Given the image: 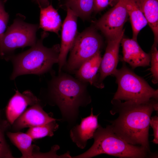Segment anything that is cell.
Instances as JSON below:
<instances>
[{"mask_svg":"<svg viewBox=\"0 0 158 158\" xmlns=\"http://www.w3.org/2000/svg\"><path fill=\"white\" fill-rule=\"evenodd\" d=\"M110 113L118 114V118L110 122L114 133L128 143L141 146L150 150L149 131L150 121L154 111H158V100L146 102L132 101L123 102L113 99Z\"/></svg>","mask_w":158,"mask_h":158,"instance_id":"1","label":"cell"},{"mask_svg":"<svg viewBox=\"0 0 158 158\" xmlns=\"http://www.w3.org/2000/svg\"><path fill=\"white\" fill-rule=\"evenodd\" d=\"M53 76L48 85L49 98L59 108L63 119L70 123L76 119L80 107L91 101L87 89V83L63 73Z\"/></svg>","mask_w":158,"mask_h":158,"instance_id":"2","label":"cell"},{"mask_svg":"<svg viewBox=\"0 0 158 158\" xmlns=\"http://www.w3.org/2000/svg\"><path fill=\"white\" fill-rule=\"evenodd\" d=\"M43 31L40 38L27 50L16 55H10L5 59L10 60L13 65L11 80L23 75H40L48 72L53 65L58 63L60 45L57 44L47 48L43 44V40L48 36Z\"/></svg>","mask_w":158,"mask_h":158,"instance_id":"3","label":"cell"},{"mask_svg":"<svg viewBox=\"0 0 158 158\" xmlns=\"http://www.w3.org/2000/svg\"><path fill=\"white\" fill-rule=\"evenodd\" d=\"M94 141L86 152L73 158H89L106 154L119 158L152 157L150 150L127 142L116 134L110 125L105 128L100 125L95 132Z\"/></svg>","mask_w":158,"mask_h":158,"instance_id":"4","label":"cell"},{"mask_svg":"<svg viewBox=\"0 0 158 158\" xmlns=\"http://www.w3.org/2000/svg\"><path fill=\"white\" fill-rule=\"evenodd\" d=\"M116 78L118 88L113 99L143 102L158 99V90L152 88L143 78L138 75L123 62L122 67L112 75Z\"/></svg>","mask_w":158,"mask_h":158,"instance_id":"5","label":"cell"},{"mask_svg":"<svg viewBox=\"0 0 158 158\" xmlns=\"http://www.w3.org/2000/svg\"><path fill=\"white\" fill-rule=\"evenodd\" d=\"M25 17L18 14L13 23L0 38V58L5 59L17 48L32 47L37 41L36 32L39 25L27 23Z\"/></svg>","mask_w":158,"mask_h":158,"instance_id":"6","label":"cell"},{"mask_svg":"<svg viewBox=\"0 0 158 158\" xmlns=\"http://www.w3.org/2000/svg\"><path fill=\"white\" fill-rule=\"evenodd\" d=\"M102 45V39L95 29L87 28L78 34L64 66L69 72L75 71L84 62L100 51Z\"/></svg>","mask_w":158,"mask_h":158,"instance_id":"7","label":"cell"},{"mask_svg":"<svg viewBox=\"0 0 158 158\" xmlns=\"http://www.w3.org/2000/svg\"><path fill=\"white\" fill-rule=\"evenodd\" d=\"M127 0H120L95 23L107 39L116 38L124 30L123 26L128 16L126 7Z\"/></svg>","mask_w":158,"mask_h":158,"instance_id":"8","label":"cell"},{"mask_svg":"<svg viewBox=\"0 0 158 158\" xmlns=\"http://www.w3.org/2000/svg\"><path fill=\"white\" fill-rule=\"evenodd\" d=\"M124 30L118 37L107 39L105 52L102 58L99 70L97 88L104 87L103 81L107 76L112 75L116 70L119 60V51L121 39L123 37Z\"/></svg>","mask_w":158,"mask_h":158,"instance_id":"9","label":"cell"},{"mask_svg":"<svg viewBox=\"0 0 158 158\" xmlns=\"http://www.w3.org/2000/svg\"><path fill=\"white\" fill-rule=\"evenodd\" d=\"M67 15L62 25L61 42L59 58V72L66 63L67 55L71 49L78 35V17L70 9L66 10Z\"/></svg>","mask_w":158,"mask_h":158,"instance_id":"10","label":"cell"},{"mask_svg":"<svg viewBox=\"0 0 158 158\" xmlns=\"http://www.w3.org/2000/svg\"><path fill=\"white\" fill-rule=\"evenodd\" d=\"M54 120H59L45 112L39 102L25 111L11 125V128L13 132H16L25 128L39 126Z\"/></svg>","mask_w":158,"mask_h":158,"instance_id":"11","label":"cell"},{"mask_svg":"<svg viewBox=\"0 0 158 158\" xmlns=\"http://www.w3.org/2000/svg\"><path fill=\"white\" fill-rule=\"evenodd\" d=\"M99 114L94 115L92 108L90 115L81 118L80 124L76 125L70 130V138L78 147L84 148L87 141L93 138L95 132L99 125L98 121Z\"/></svg>","mask_w":158,"mask_h":158,"instance_id":"12","label":"cell"},{"mask_svg":"<svg viewBox=\"0 0 158 158\" xmlns=\"http://www.w3.org/2000/svg\"><path fill=\"white\" fill-rule=\"evenodd\" d=\"M121 43L122 47L123 60L128 63L133 69L138 67L150 66V54L145 52L137 40L123 37Z\"/></svg>","mask_w":158,"mask_h":158,"instance_id":"13","label":"cell"},{"mask_svg":"<svg viewBox=\"0 0 158 158\" xmlns=\"http://www.w3.org/2000/svg\"><path fill=\"white\" fill-rule=\"evenodd\" d=\"M40 100L30 91L22 93L16 91L11 98L6 110V117L11 125L25 111L28 105L31 106L39 103Z\"/></svg>","mask_w":158,"mask_h":158,"instance_id":"14","label":"cell"},{"mask_svg":"<svg viewBox=\"0 0 158 158\" xmlns=\"http://www.w3.org/2000/svg\"><path fill=\"white\" fill-rule=\"evenodd\" d=\"M6 133L11 141L21 152L20 158H42V153L40 152L38 147L32 144L33 140L27 133L20 131Z\"/></svg>","mask_w":158,"mask_h":158,"instance_id":"15","label":"cell"},{"mask_svg":"<svg viewBox=\"0 0 158 158\" xmlns=\"http://www.w3.org/2000/svg\"><path fill=\"white\" fill-rule=\"evenodd\" d=\"M102 57L100 51L87 59L75 71L78 79L86 83H89L97 87L99 71Z\"/></svg>","mask_w":158,"mask_h":158,"instance_id":"16","label":"cell"},{"mask_svg":"<svg viewBox=\"0 0 158 158\" xmlns=\"http://www.w3.org/2000/svg\"><path fill=\"white\" fill-rule=\"evenodd\" d=\"M40 14L39 28L44 32H53L58 36L62 27L60 16L51 3L44 8H40Z\"/></svg>","mask_w":158,"mask_h":158,"instance_id":"17","label":"cell"},{"mask_svg":"<svg viewBox=\"0 0 158 158\" xmlns=\"http://www.w3.org/2000/svg\"><path fill=\"white\" fill-rule=\"evenodd\" d=\"M154 35V44L158 42V0H136Z\"/></svg>","mask_w":158,"mask_h":158,"instance_id":"18","label":"cell"},{"mask_svg":"<svg viewBox=\"0 0 158 158\" xmlns=\"http://www.w3.org/2000/svg\"><path fill=\"white\" fill-rule=\"evenodd\" d=\"M95 0H58L59 8L70 9L78 17L86 20L94 12Z\"/></svg>","mask_w":158,"mask_h":158,"instance_id":"19","label":"cell"},{"mask_svg":"<svg viewBox=\"0 0 158 158\" xmlns=\"http://www.w3.org/2000/svg\"><path fill=\"white\" fill-rule=\"evenodd\" d=\"M126 7L131 25L132 38L137 40L139 32L147 22L136 0H127Z\"/></svg>","mask_w":158,"mask_h":158,"instance_id":"20","label":"cell"},{"mask_svg":"<svg viewBox=\"0 0 158 158\" xmlns=\"http://www.w3.org/2000/svg\"><path fill=\"white\" fill-rule=\"evenodd\" d=\"M59 127L56 120H54L44 124L30 128L26 133L33 140L47 136L51 137L54 135V132L58 129Z\"/></svg>","mask_w":158,"mask_h":158,"instance_id":"21","label":"cell"},{"mask_svg":"<svg viewBox=\"0 0 158 158\" xmlns=\"http://www.w3.org/2000/svg\"><path fill=\"white\" fill-rule=\"evenodd\" d=\"M10 125L7 119L4 117L0 111V158H14L5 137V133Z\"/></svg>","mask_w":158,"mask_h":158,"instance_id":"22","label":"cell"},{"mask_svg":"<svg viewBox=\"0 0 158 158\" xmlns=\"http://www.w3.org/2000/svg\"><path fill=\"white\" fill-rule=\"evenodd\" d=\"M157 45L153 44L150 53V71L152 75V82L154 84L158 82V50Z\"/></svg>","mask_w":158,"mask_h":158,"instance_id":"23","label":"cell"},{"mask_svg":"<svg viewBox=\"0 0 158 158\" xmlns=\"http://www.w3.org/2000/svg\"><path fill=\"white\" fill-rule=\"evenodd\" d=\"M7 0H0V38L5 32L8 21L9 15L5 8Z\"/></svg>","mask_w":158,"mask_h":158,"instance_id":"24","label":"cell"},{"mask_svg":"<svg viewBox=\"0 0 158 158\" xmlns=\"http://www.w3.org/2000/svg\"><path fill=\"white\" fill-rule=\"evenodd\" d=\"M120 0H95L94 12L97 13L109 6L113 7Z\"/></svg>","mask_w":158,"mask_h":158,"instance_id":"25","label":"cell"},{"mask_svg":"<svg viewBox=\"0 0 158 158\" xmlns=\"http://www.w3.org/2000/svg\"><path fill=\"white\" fill-rule=\"evenodd\" d=\"M150 126L152 127L153 131L154 138L152 141L153 143L158 144V116H155L151 118Z\"/></svg>","mask_w":158,"mask_h":158,"instance_id":"26","label":"cell"},{"mask_svg":"<svg viewBox=\"0 0 158 158\" xmlns=\"http://www.w3.org/2000/svg\"><path fill=\"white\" fill-rule=\"evenodd\" d=\"M34 2L38 5L39 8H44L50 4L49 0H35Z\"/></svg>","mask_w":158,"mask_h":158,"instance_id":"27","label":"cell"},{"mask_svg":"<svg viewBox=\"0 0 158 158\" xmlns=\"http://www.w3.org/2000/svg\"><path fill=\"white\" fill-rule=\"evenodd\" d=\"M32 1H33L34 2L35 1V0H32Z\"/></svg>","mask_w":158,"mask_h":158,"instance_id":"28","label":"cell"}]
</instances>
